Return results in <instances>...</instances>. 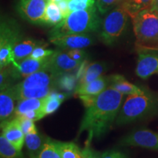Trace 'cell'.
<instances>
[{"label":"cell","instance_id":"obj_1","mask_svg":"<svg viewBox=\"0 0 158 158\" xmlns=\"http://www.w3.org/2000/svg\"><path fill=\"white\" fill-rule=\"evenodd\" d=\"M86 108L78 134L87 132L86 145L93 138H98L110 129L123 103L124 94L108 87L96 96H78Z\"/></svg>","mask_w":158,"mask_h":158},{"label":"cell","instance_id":"obj_2","mask_svg":"<svg viewBox=\"0 0 158 158\" xmlns=\"http://www.w3.org/2000/svg\"><path fill=\"white\" fill-rule=\"evenodd\" d=\"M158 114V94L146 89L142 94L127 95L116 118V124L123 125Z\"/></svg>","mask_w":158,"mask_h":158},{"label":"cell","instance_id":"obj_3","mask_svg":"<svg viewBox=\"0 0 158 158\" xmlns=\"http://www.w3.org/2000/svg\"><path fill=\"white\" fill-rule=\"evenodd\" d=\"M97 7L72 12L49 31V38L71 34H89L100 29L101 19Z\"/></svg>","mask_w":158,"mask_h":158},{"label":"cell","instance_id":"obj_4","mask_svg":"<svg viewBox=\"0 0 158 158\" xmlns=\"http://www.w3.org/2000/svg\"><path fill=\"white\" fill-rule=\"evenodd\" d=\"M133 25L136 45L142 50L158 49V14L149 8L130 17Z\"/></svg>","mask_w":158,"mask_h":158},{"label":"cell","instance_id":"obj_5","mask_svg":"<svg viewBox=\"0 0 158 158\" xmlns=\"http://www.w3.org/2000/svg\"><path fill=\"white\" fill-rule=\"evenodd\" d=\"M128 13L122 6L114 7L102 20L100 38L104 44L112 45L125 31L128 21Z\"/></svg>","mask_w":158,"mask_h":158},{"label":"cell","instance_id":"obj_6","mask_svg":"<svg viewBox=\"0 0 158 158\" xmlns=\"http://www.w3.org/2000/svg\"><path fill=\"white\" fill-rule=\"evenodd\" d=\"M22 38L21 31L14 21H2L0 27V68L3 69L15 62L13 48Z\"/></svg>","mask_w":158,"mask_h":158},{"label":"cell","instance_id":"obj_7","mask_svg":"<svg viewBox=\"0 0 158 158\" xmlns=\"http://www.w3.org/2000/svg\"><path fill=\"white\" fill-rule=\"evenodd\" d=\"M120 144L125 147H138L158 150V132L149 129H138L124 136Z\"/></svg>","mask_w":158,"mask_h":158},{"label":"cell","instance_id":"obj_8","mask_svg":"<svg viewBox=\"0 0 158 158\" xmlns=\"http://www.w3.org/2000/svg\"><path fill=\"white\" fill-rule=\"evenodd\" d=\"M48 0H20L18 10L23 19L29 22L43 24Z\"/></svg>","mask_w":158,"mask_h":158},{"label":"cell","instance_id":"obj_9","mask_svg":"<svg viewBox=\"0 0 158 158\" xmlns=\"http://www.w3.org/2000/svg\"><path fill=\"white\" fill-rule=\"evenodd\" d=\"M51 56L43 59H35L27 57L19 62H13L12 64L13 68L11 70L12 77L13 78H25L34 73L47 68L50 64Z\"/></svg>","mask_w":158,"mask_h":158},{"label":"cell","instance_id":"obj_10","mask_svg":"<svg viewBox=\"0 0 158 158\" xmlns=\"http://www.w3.org/2000/svg\"><path fill=\"white\" fill-rule=\"evenodd\" d=\"M83 62L74 60L69 56L68 53L58 50L51 56L48 68L51 72L58 78L71 71L80 68Z\"/></svg>","mask_w":158,"mask_h":158},{"label":"cell","instance_id":"obj_11","mask_svg":"<svg viewBox=\"0 0 158 158\" xmlns=\"http://www.w3.org/2000/svg\"><path fill=\"white\" fill-rule=\"evenodd\" d=\"M58 78L48 67L26 77L22 81L14 85V86L17 89L44 88L48 86L53 87V85L56 84Z\"/></svg>","mask_w":158,"mask_h":158},{"label":"cell","instance_id":"obj_12","mask_svg":"<svg viewBox=\"0 0 158 158\" xmlns=\"http://www.w3.org/2000/svg\"><path fill=\"white\" fill-rule=\"evenodd\" d=\"M49 41L62 50L83 49L94 43V39L89 34L65 35L49 38Z\"/></svg>","mask_w":158,"mask_h":158},{"label":"cell","instance_id":"obj_13","mask_svg":"<svg viewBox=\"0 0 158 158\" xmlns=\"http://www.w3.org/2000/svg\"><path fill=\"white\" fill-rule=\"evenodd\" d=\"M135 73L142 79L158 74V54L142 51L138 54Z\"/></svg>","mask_w":158,"mask_h":158},{"label":"cell","instance_id":"obj_14","mask_svg":"<svg viewBox=\"0 0 158 158\" xmlns=\"http://www.w3.org/2000/svg\"><path fill=\"white\" fill-rule=\"evenodd\" d=\"M15 96L13 86L7 85L1 88L0 92V121L1 125L15 117Z\"/></svg>","mask_w":158,"mask_h":158},{"label":"cell","instance_id":"obj_15","mask_svg":"<svg viewBox=\"0 0 158 158\" xmlns=\"http://www.w3.org/2000/svg\"><path fill=\"white\" fill-rule=\"evenodd\" d=\"M2 133L18 150L21 151L25 143V134L20 127L18 118L15 116L5 124L1 125Z\"/></svg>","mask_w":158,"mask_h":158},{"label":"cell","instance_id":"obj_16","mask_svg":"<svg viewBox=\"0 0 158 158\" xmlns=\"http://www.w3.org/2000/svg\"><path fill=\"white\" fill-rule=\"evenodd\" d=\"M105 70H106V65L104 63L94 62L87 64L86 61H84L81 65L80 70L77 76L78 82L76 86H82L95 80L102 76Z\"/></svg>","mask_w":158,"mask_h":158},{"label":"cell","instance_id":"obj_17","mask_svg":"<svg viewBox=\"0 0 158 158\" xmlns=\"http://www.w3.org/2000/svg\"><path fill=\"white\" fill-rule=\"evenodd\" d=\"M109 86L110 76H101L87 84L76 86L75 93L78 96H96L103 92L106 89L109 87Z\"/></svg>","mask_w":158,"mask_h":158},{"label":"cell","instance_id":"obj_18","mask_svg":"<svg viewBox=\"0 0 158 158\" xmlns=\"http://www.w3.org/2000/svg\"><path fill=\"white\" fill-rule=\"evenodd\" d=\"M110 87L121 92L124 95L142 94L145 90L144 88L132 84L121 75H113L110 76Z\"/></svg>","mask_w":158,"mask_h":158},{"label":"cell","instance_id":"obj_19","mask_svg":"<svg viewBox=\"0 0 158 158\" xmlns=\"http://www.w3.org/2000/svg\"><path fill=\"white\" fill-rule=\"evenodd\" d=\"M42 45H44V43L41 40L31 38L20 39L13 48L15 62H19L29 57L35 48Z\"/></svg>","mask_w":158,"mask_h":158},{"label":"cell","instance_id":"obj_20","mask_svg":"<svg viewBox=\"0 0 158 158\" xmlns=\"http://www.w3.org/2000/svg\"><path fill=\"white\" fill-rule=\"evenodd\" d=\"M48 139L37 131V130L27 134L25 136V145L30 158H36L44 143Z\"/></svg>","mask_w":158,"mask_h":158},{"label":"cell","instance_id":"obj_21","mask_svg":"<svg viewBox=\"0 0 158 158\" xmlns=\"http://www.w3.org/2000/svg\"><path fill=\"white\" fill-rule=\"evenodd\" d=\"M15 99L18 101L24 99L44 98L51 93L53 90L52 86L44 88L33 89H17L13 86Z\"/></svg>","mask_w":158,"mask_h":158},{"label":"cell","instance_id":"obj_22","mask_svg":"<svg viewBox=\"0 0 158 158\" xmlns=\"http://www.w3.org/2000/svg\"><path fill=\"white\" fill-rule=\"evenodd\" d=\"M64 19V15L59 8L58 3L48 2L43 18V24L55 27Z\"/></svg>","mask_w":158,"mask_h":158},{"label":"cell","instance_id":"obj_23","mask_svg":"<svg viewBox=\"0 0 158 158\" xmlns=\"http://www.w3.org/2000/svg\"><path fill=\"white\" fill-rule=\"evenodd\" d=\"M45 100V98L24 99V100H19V103L15 107V116L23 115L30 110H43Z\"/></svg>","mask_w":158,"mask_h":158},{"label":"cell","instance_id":"obj_24","mask_svg":"<svg viewBox=\"0 0 158 158\" xmlns=\"http://www.w3.org/2000/svg\"><path fill=\"white\" fill-rule=\"evenodd\" d=\"M62 158H86L84 150H81L73 142L59 141Z\"/></svg>","mask_w":158,"mask_h":158},{"label":"cell","instance_id":"obj_25","mask_svg":"<svg viewBox=\"0 0 158 158\" xmlns=\"http://www.w3.org/2000/svg\"><path fill=\"white\" fill-rule=\"evenodd\" d=\"M153 0H122L121 6L127 11L130 17L143 10L149 8Z\"/></svg>","mask_w":158,"mask_h":158},{"label":"cell","instance_id":"obj_26","mask_svg":"<svg viewBox=\"0 0 158 158\" xmlns=\"http://www.w3.org/2000/svg\"><path fill=\"white\" fill-rule=\"evenodd\" d=\"M36 158H62L59 147V141L48 138Z\"/></svg>","mask_w":158,"mask_h":158},{"label":"cell","instance_id":"obj_27","mask_svg":"<svg viewBox=\"0 0 158 158\" xmlns=\"http://www.w3.org/2000/svg\"><path fill=\"white\" fill-rule=\"evenodd\" d=\"M0 155L1 158H20L22 154L2 133L0 135Z\"/></svg>","mask_w":158,"mask_h":158},{"label":"cell","instance_id":"obj_28","mask_svg":"<svg viewBox=\"0 0 158 158\" xmlns=\"http://www.w3.org/2000/svg\"><path fill=\"white\" fill-rule=\"evenodd\" d=\"M62 102L58 98V92L52 91L48 96L45 97V103L43 108L45 115L47 116L48 114L54 113L58 109Z\"/></svg>","mask_w":158,"mask_h":158},{"label":"cell","instance_id":"obj_29","mask_svg":"<svg viewBox=\"0 0 158 158\" xmlns=\"http://www.w3.org/2000/svg\"><path fill=\"white\" fill-rule=\"evenodd\" d=\"M95 2L96 0H70L69 2V8L70 13H72L94 7Z\"/></svg>","mask_w":158,"mask_h":158},{"label":"cell","instance_id":"obj_30","mask_svg":"<svg viewBox=\"0 0 158 158\" xmlns=\"http://www.w3.org/2000/svg\"><path fill=\"white\" fill-rule=\"evenodd\" d=\"M121 0H96V6L98 11L101 15L107 13L114 8Z\"/></svg>","mask_w":158,"mask_h":158},{"label":"cell","instance_id":"obj_31","mask_svg":"<svg viewBox=\"0 0 158 158\" xmlns=\"http://www.w3.org/2000/svg\"><path fill=\"white\" fill-rule=\"evenodd\" d=\"M54 52L55 51L47 49L44 45H42L35 48L29 57L35 59H43L52 56L54 54Z\"/></svg>","mask_w":158,"mask_h":158},{"label":"cell","instance_id":"obj_32","mask_svg":"<svg viewBox=\"0 0 158 158\" xmlns=\"http://www.w3.org/2000/svg\"><path fill=\"white\" fill-rule=\"evenodd\" d=\"M16 117L19 122L20 127L22 130L23 133L25 134V135L37 130L34 121L29 119V118L24 117L22 115L16 116Z\"/></svg>","mask_w":158,"mask_h":158},{"label":"cell","instance_id":"obj_33","mask_svg":"<svg viewBox=\"0 0 158 158\" xmlns=\"http://www.w3.org/2000/svg\"><path fill=\"white\" fill-rule=\"evenodd\" d=\"M67 53L74 60L81 62H84V61H86V56H87L86 53L83 49H70V50L67 51Z\"/></svg>","mask_w":158,"mask_h":158},{"label":"cell","instance_id":"obj_34","mask_svg":"<svg viewBox=\"0 0 158 158\" xmlns=\"http://www.w3.org/2000/svg\"><path fill=\"white\" fill-rule=\"evenodd\" d=\"M22 116H23L26 118H29V119L32 120V121L34 122L38 121V120L41 119V118H43L45 116L44 112H43V110L42 109L30 110V111H28L26 114H23Z\"/></svg>","mask_w":158,"mask_h":158},{"label":"cell","instance_id":"obj_35","mask_svg":"<svg viewBox=\"0 0 158 158\" xmlns=\"http://www.w3.org/2000/svg\"><path fill=\"white\" fill-rule=\"evenodd\" d=\"M10 74H11V71L6 68L1 69V73H0V87L2 88L7 85H11L9 81Z\"/></svg>","mask_w":158,"mask_h":158},{"label":"cell","instance_id":"obj_36","mask_svg":"<svg viewBox=\"0 0 158 158\" xmlns=\"http://www.w3.org/2000/svg\"><path fill=\"white\" fill-rule=\"evenodd\" d=\"M102 158H127V156L118 150H108L102 154Z\"/></svg>","mask_w":158,"mask_h":158},{"label":"cell","instance_id":"obj_37","mask_svg":"<svg viewBox=\"0 0 158 158\" xmlns=\"http://www.w3.org/2000/svg\"><path fill=\"white\" fill-rule=\"evenodd\" d=\"M84 150L86 158H102V154L94 151L89 147V145H86Z\"/></svg>","mask_w":158,"mask_h":158},{"label":"cell","instance_id":"obj_38","mask_svg":"<svg viewBox=\"0 0 158 158\" xmlns=\"http://www.w3.org/2000/svg\"><path fill=\"white\" fill-rule=\"evenodd\" d=\"M58 5L62 11V14L64 15V19L68 16V15L70 13V8H69V2L67 0H62L58 2Z\"/></svg>","mask_w":158,"mask_h":158},{"label":"cell","instance_id":"obj_39","mask_svg":"<svg viewBox=\"0 0 158 158\" xmlns=\"http://www.w3.org/2000/svg\"><path fill=\"white\" fill-rule=\"evenodd\" d=\"M149 9L158 14V0H153L150 5Z\"/></svg>","mask_w":158,"mask_h":158},{"label":"cell","instance_id":"obj_40","mask_svg":"<svg viewBox=\"0 0 158 158\" xmlns=\"http://www.w3.org/2000/svg\"><path fill=\"white\" fill-rule=\"evenodd\" d=\"M60 1H62V0H48V2H56V3H58Z\"/></svg>","mask_w":158,"mask_h":158},{"label":"cell","instance_id":"obj_41","mask_svg":"<svg viewBox=\"0 0 158 158\" xmlns=\"http://www.w3.org/2000/svg\"><path fill=\"white\" fill-rule=\"evenodd\" d=\"M67 1H68V2H70V0H67Z\"/></svg>","mask_w":158,"mask_h":158}]
</instances>
